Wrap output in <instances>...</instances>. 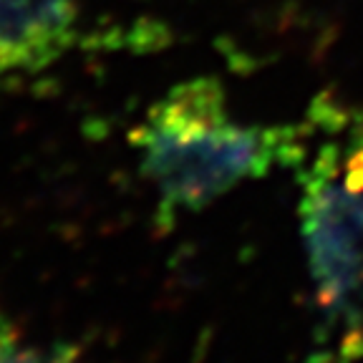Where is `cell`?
<instances>
[{"instance_id":"4","label":"cell","mask_w":363,"mask_h":363,"mask_svg":"<svg viewBox=\"0 0 363 363\" xmlns=\"http://www.w3.org/2000/svg\"><path fill=\"white\" fill-rule=\"evenodd\" d=\"M0 363H86L81 348L66 343H28L11 323L0 320Z\"/></svg>"},{"instance_id":"3","label":"cell","mask_w":363,"mask_h":363,"mask_svg":"<svg viewBox=\"0 0 363 363\" xmlns=\"http://www.w3.org/2000/svg\"><path fill=\"white\" fill-rule=\"evenodd\" d=\"M76 0H0V79L38 74L76 43Z\"/></svg>"},{"instance_id":"2","label":"cell","mask_w":363,"mask_h":363,"mask_svg":"<svg viewBox=\"0 0 363 363\" xmlns=\"http://www.w3.org/2000/svg\"><path fill=\"white\" fill-rule=\"evenodd\" d=\"M298 179L320 313L308 363H356L363 356V119L346 136L320 144Z\"/></svg>"},{"instance_id":"1","label":"cell","mask_w":363,"mask_h":363,"mask_svg":"<svg viewBox=\"0 0 363 363\" xmlns=\"http://www.w3.org/2000/svg\"><path fill=\"white\" fill-rule=\"evenodd\" d=\"M311 124H240L222 81H182L149 108L131 131L142 174L157 189L162 230L179 215L199 212L240 182L260 179L278 167H301Z\"/></svg>"}]
</instances>
